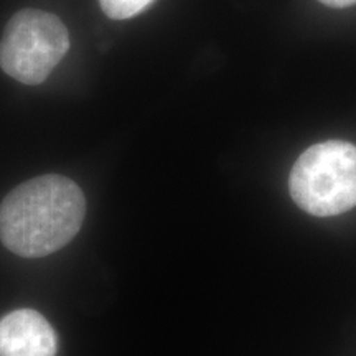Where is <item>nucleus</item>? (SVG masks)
Returning a JSON list of instances; mask_svg holds the SVG:
<instances>
[{
  "instance_id": "f257e3e1",
  "label": "nucleus",
  "mask_w": 356,
  "mask_h": 356,
  "mask_svg": "<svg viewBox=\"0 0 356 356\" xmlns=\"http://www.w3.org/2000/svg\"><path fill=\"white\" fill-rule=\"evenodd\" d=\"M86 216L79 186L63 175H42L15 186L0 203V241L20 257H44L66 246Z\"/></svg>"
},
{
  "instance_id": "f03ea898",
  "label": "nucleus",
  "mask_w": 356,
  "mask_h": 356,
  "mask_svg": "<svg viewBox=\"0 0 356 356\" xmlns=\"http://www.w3.org/2000/svg\"><path fill=\"white\" fill-rule=\"evenodd\" d=\"M289 191L300 210L337 216L356 207V145L327 140L309 147L293 163Z\"/></svg>"
},
{
  "instance_id": "7ed1b4c3",
  "label": "nucleus",
  "mask_w": 356,
  "mask_h": 356,
  "mask_svg": "<svg viewBox=\"0 0 356 356\" xmlns=\"http://www.w3.org/2000/svg\"><path fill=\"white\" fill-rule=\"evenodd\" d=\"M70 50V33L50 12L25 8L8 20L0 40V68L17 81L43 83Z\"/></svg>"
},
{
  "instance_id": "20e7f679",
  "label": "nucleus",
  "mask_w": 356,
  "mask_h": 356,
  "mask_svg": "<svg viewBox=\"0 0 356 356\" xmlns=\"http://www.w3.org/2000/svg\"><path fill=\"white\" fill-rule=\"evenodd\" d=\"M58 338L37 310L20 309L0 318V356H55Z\"/></svg>"
},
{
  "instance_id": "39448f33",
  "label": "nucleus",
  "mask_w": 356,
  "mask_h": 356,
  "mask_svg": "<svg viewBox=\"0 0 356 356\" xmlns=\"http://www.w3.org/2000/svg\"><path fill=\"white\" fill-rule=\"evenodd\" d=\"M154 0H99L102 12L114 20H126L149 7Z\"/></svg>"
},
{
  "instance_id": "423d86ee",
  "label": "nucleus",
  "mask_w": 356,
  "mask_h": 356,
  "mask_svg": "<svg viewBox=\"0 0 356 356\" xmlns=\"http://www.w3.org/2000/svg\"><path fill=\"white\" fill-rule=\"evenodd\" d=\"M318 2H322L325 6L332 8H346V7L355 6L356 0H318Z\"/></svg>"
}]
</instances>
